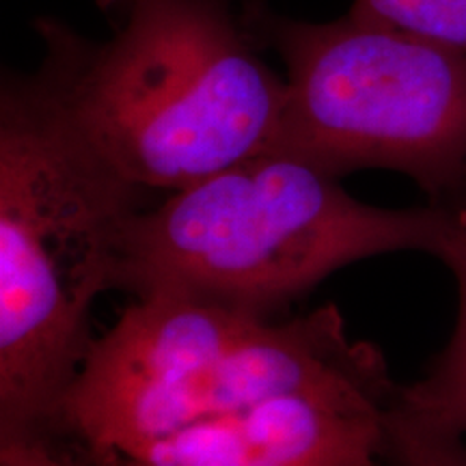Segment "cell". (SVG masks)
Wrapping results in <instances>:
<instances>
[{
  "instance_id": "cell-9",
  "label": "cell",
  "mask_w": 466,
  "mask_h": 466,
  "mask_svg": "<svg viewBox=\"0 0 466 466\" xmlns=\"http://www.w3.org/2000/svg\"><path fill=\"white\" fill-rule=\"evenodd\" d=\"M384 464L466 466L464 436L425 423L391 404L384 419Z\"/></svg>"
},
{
  "instance_id": "cell-4",
  "label": "cell",
  "mask_w": 466,
  "mask_h": 466,
  "mask_svg": "<svg viewBox=\"0 0 466 466\" xmlns=\"http://www.w3.org/2000/svg\"><path fill=\"white\" fill-rule=\"evenodd\" d=\"M380 350L339 309L261 318L184 296H145L93 341L52 421L93 466L285 393L384 380Z\"/></svg>"
},
{
  "instance_id": "cell-2",
  "label": "cell",
  "mask_w": 466,
  "mask_h": 466,
  "mask_svg": "<svg viewBox=\"0 0 466 466\" xmlns=\"http://www.w3.org/2000/svg\"><path fill=\"white\" fill-rule=\"evenodd\" d=\"M42 66L76 126L143 190H179L272 149L285 80L233 0H134L96 42L37 17Z\"/></svg>"
},
{
  "instance_id": "cell-12",
  "label": "cell",
  "mask_w": 466,
  "mask_h": 466,
  "mask_svg": "<svg viewBox=\"0 0 466 466\" xmlns=\"http://www.w3.org/2000/svg\"><path fill=\"white\" fill-rule=\"evenodd\" d=\"M97 7H100L104 14L113 15V17H124V14L130 9V5L134 0H96Z\"/></svg>"
},
{
  "instance_id": "cell-10",
  "label": "cell",
  "mask_w": 466,
  "mask_h": 466,
  "mask_svg": "<svg viewBox=\"0 0 466 466\" xmlns=\"http://www.w3.org/2000/svg\"><path fill=\"white\" fill-rule=\"evenodd\" d=\"M0 466H74L46 434H0Z\"/></svg>"
},
{
  "instance_id": "cell-1",
  "label": "cell",
  "mask_w": 466,
  "mask_h": 466,
  "mask_svg": "<svg viewBox=\"0 0 466 466\" xmlns=\"http://www.w3.org/2000/svg\"><path fill=\"white\" fill-rule=\"evenodd\" d=\"M39 69L0 86V434L52 436L143 195Z\"/></svg>"
},
{
  "instance_id": "cell-6",
  "label": "cell",
  "mask_w": 466,
  "mask_h": 466,
  "mask_svg": "<svg viewBox=\"0 0 466 466\" xmlns=\"http://www.w3.org/2000/svg\"><path fill=\"white\" fill-rule=\"evenodd\" d=\"M391 378L285 393L195 423L119 466H382Z\"/></svg>"
},
{
  "instance_id": "cell-8",
  "label": "cell",
  "mask_w": 466,
  "mask_h": 466,
  "mask_svg": "<svg viewBox=\"0 0 466 466\" xmlns=\"http://www.w3.org/2000/svg\"><path fill=\"white\" fill-rule=\"evenodd\" d=\"M348 11L466 55V0H352Z\"/></svg>"
},
{
  "instance_id": "cell-3",
  "label": "cell",
  "mask_w": 466,
  "mask_h": 466,
  "mask_svg": "<svg viewBox=\"0 0 466 466\" xmlns=\"http://www.w3.org/2000/svg\"><path fill=\"white\" fill-rule=\"evenodd\" d=\"M450 231V212L436 203L370 206L335 175L266 149L138 209L116 289L275 318L357 261L400 250L439 258Z\"/></svg>"
},
{
  "instance_id": "cell-11",
  "label": "cell",
  "mask_w": 466,
  "mask_h": 466,
  "mask_svg": "<svg viewBox=\"0 0 466 466\" xmlns=\"http://www.w3.org/2000/svg\"><path fill=\"white\" fill-rule=\"evenodd\" d=\"M436 206L445 208L447 212H450L451 217L458 220V223L466 225V182L460 186V188L453 192L451 197H447L445 201H439Z\"/></svg>"
},
{
  "instance_id": "cell-7",
  "label": "cell",
  "mask_w": 466,
  "mask_h": 466,
  "mask_svg": "<svg viewBox=\"0 0 466 466\" xmlns=\"http://www.w3.org/2000/svg\"><path fill=\"white\" fill-rule=\"evenodd\" d=\"M439 259L456 279V326L428 374L412 384H398L395 404L425 423L466 436V225L453 217Z\"/></svg>"
},
{
  "instance_id": "cell-5",
  "label": "cell",
  "mask_w": 466,
  "mask_h": 466,
  "mask_svg": "<svg viewBox=\"0 0 466 466\" xmlns=\"http://www.w3.org/2000/svg\"><path fill=\"white\" fill-rule=\"evenodd\" d=\"M240 14L285 66L272 149L346 177L363 168L408 175L430 203L466 182V55L376 20L307 22L264 0Z\"/></svg>"
}]
</instances>
